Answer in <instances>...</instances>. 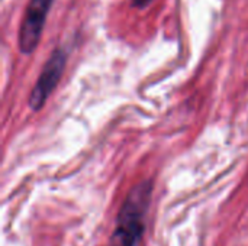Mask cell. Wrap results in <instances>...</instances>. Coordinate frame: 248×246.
<instances>
[{
  "label": "cell",
  "instance_id": "obj_1",
  "mask_svg": "<svg viewBox=\"0 0 248 246\" xmlns=\"http://www.w3.org/2000/svg\"><path fill=\"white\" fill-rule=\"evenodd\" d=\"M153 197V183L137 184L126 196L110 236L109 246H140L145 231V215Z\"/></svg>",
  "mask_w": 248,
  "mask_h": 246
},
{
  "label": "cell",
  "instance_id": "obj_2",
  "mask_svg": "<svg viewBox=\"0 0 248 246\" xmlns=\"http://www.w3.org/2000/svg\"><path fill=\"white\" fill-rule=\"evenodd\" d=\"M67 64V54L64 49L57 48L51 57L48 58L46 64L42 68V72L38 77V81L35 87L31 91L29 96V107L32 110H39L42 109L44 103L49 97V94L55 90L58 81L61 80L64 70Z\"/></svg>",
  "mask_w": 248,
  "mask_h": 246
},
{
  "label": "cell",
  "instance_id": "obj_3",
  "mask_svg": "<svg viewBox=\"0 0 248 246\" xmlns=\"http://www.w3.org/2000/svg\"><path fill=\"white\" fill-rule=\"evenodd\" d=\"M54 0H31L19 29V48L22 54H31L36 49L48 12Z\"/></svg>",
  "mask_w": 248,
  "mask_h": 246
},
{
  "label": "cell",
  "instance_id": "obj_4",
  "mask_svg": "<svg viewBox=\"0 0 248 246\" xmlns=\"http://www.w3.org/2000/svg\"><path fill=\"white\" fill-rule=\"evenodd\" d=\"M154 0H132V4L135 6V7H140V9H144V7H147L148 4H151Z\"/></svg>",
  "mask_w": 248,
  "mask_h": 246
}]
</instances>
